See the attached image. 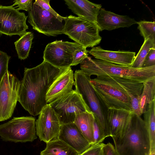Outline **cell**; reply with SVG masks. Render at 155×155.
<instances>
[{
    "mask_svg": "<svg viewBox=\"0 0 155 155\" xmlns=\"http://www.w3.org/2000/svg\"><path fill=\"white\" fill-rule=\"evenodd\" d=\"M66 68H59L45 61L31 68H25L21 81L18 101L33 116L47 104L46 96L53 82Z\"/></svg>",
    "mask_w": 155,
    "mask_h": 155,
    "instance_id": "1",
    "label": "cell"
},
{
    "mask_svg": "<svg viewBox=\"0 0 155 155\" xmlns=\"http://www.w3.org/2000/svg\"><path fill=\"white\" fill-rule=\"evenodd\" d=\"M118 155H148L150 149L149 134L141 116L131 113L125 126L111 137Z\"/></svg>",
    "mask_w": 155,
    "mask_h": 155,
    "instance_id": "2",
    "label": "cell"
},
{
    "mask_svg": "<svg viewBox=\"0 0 155 155\" xmlns=\"http://www.w3.org/2000/svg\"><path fill=\"white\" fill-rule=\"evenodd\" d=\"M80 64L81 70L89 77L120 78L142 83L155 78V66L137 68L92 59L88 56Z\"/></svg>",
    "mask_w": 155,
    "mask_h": 155,
    "instance_id": "3",
    "label": "cell"
},
{
    "mask_svg": "<svg viewBox=\"0 0 155 155\" xmlns=\"http://www.w3.org/2000/svg\"><path fill=\"white\" fill-rule=\"evenodd\" d=\"M75 90L82 96L85 103L93 113L100 127L104 140L111 137L107 118L106 110L97 97L90 82V77L81 70L74 73Z\"/></svg>",
    "mask_w": 155,
    "mask_h": 155,
    "instance_id": "4",
    "label": "cell"
},
{
    "mask_svg": "<svg viewBox=\"0 0 155 155\" xmlns=\"http://www.w3.org/2000/svg\"><path fill=\"white\" fill-rule=\"evenodd\" d=\"M94 91L104 108L123 109L132 112L131 100L123 88L110 77L91 79Z\"/></svg>",
    "mask_w": 155,
    "mask_h": 155,
    "instance_id": "5",
    "label": "cell"
},
{
    "mask_svg": "<svg viewBox=\"0 0 155 155\" xmlns=\"http://www.w3.org/2000/svg\"><path fill=\"white\" fill-rule=\"evenodd\" d=\"M63 34L83 47L98 45L102 38L96 23L72 15L65 17Z\"/></svg>",
    "mask_w": 155,
    "mask_h": 155,
    "instance_id": "6",
    "label": "cell"
},
{
    "mask_svg": "<svg viewBox=\"0 0 155 155\" xmlns=\"http://www.w3.org/2000/svg\"><path fill=\"white\" fill-rule=\"evenodd\" d=\"M35 121L31 116L14 117L0 125L1 138L15 143L32 142L37 138Z\"/></svg>",
    "mask_w": 155,
    "mask_h": 155,
    "instance_id": "7",
    "label": "cell"
},
{
    "mask_svg": "<svg viewBox=\"0 0 155 155\" xmlns=\"http://www.w3.org/2000/svg\"><path fill=\"white\" fill-rule=\"evenodd\" d=\"M49 104L61 125L74 123L78 114L91 112L80 94L74 90Z\"/></svg>",
    "mask_w": 155,
    "mask_h": 155,
    "instance_id": "8",
    "label": "cell"
},
{
    "mask_svg": "<svg viewBox=\"0 0 155 155\" xmlns=\"http://www.w3.org/2000/svg\"><path fill=\"white\" fill-rule=\"evenodd\" d=\"M21 81L8 71L0 83V122L11 117L18 101Z\"/></svg>",
    "mask_w": 155,
    "mask_h": 155,
    "instance_id": "9",
    "label": "cell"
},
{
    "mask_svg": "<svg viewBox=\"0 0 155 155\" xmlns=\"http://www.w3.org/2000/svg\"><path fill=\"white\" fill-rule=\"evenodd\" d=\"M28 22L33 28L48 36L63 34L64 21L32 2L28 11Z\"/></svg>",
    "mask_w": 155,
    "mask_h": 155,
    "instance_id": "10",
    "label": "cell"
},
{
    "mask_svg": "<svg viewBox=\"0 0 155 155\" xmlns=\"http://www.w3.org/2000/svg\"><path fill=\"white\" fill-rule=\"evenodd\" d=\"M83 48L75 42L55 41L45 47L44 61L59 68H68L71 66L75 52Z\"/></svg>",
    "mask_w": 155,
    "mask_h": 155,
    "instance_id": "11",
    "label": "cell"
},
{
    "mask_svg": "<svg viewBox=\"0 0 155 155\" xmlns=\"http://www.w3.org/2000/svg\"><path fill=\"white\" fill-rule=\"evenodd\" d=\"M28 17L12 5L5 6L0 4V35H18L21 37L28 28L26 23Z\"/></svg>",
    "mask_w": 155,
    "mask_h": 155,
    "instance_id": "12",
    "label": "cell"
},
{
    "mask_svg": "<svg viewBox=\"0 0 155 155\" xmlns=\"http://www.w3.org/2000/svg\"><path fill=\"white\" fill-rule=\"evenodd\" d=\"M35 121L36 135L46 143L59 139L61 125L55 113L48 104Z\"/></svg>",
    "mask_w": 155,
    "mask_h": 155,
    "instance_id": "13",
    "label": "cell"
},
{
    "mask_svg": "<svg viewBox=\"0 0 155 155\" xmlns=\"http://www.w3.org/2000/svg\"><path fill=\"white\" fill-rule=\"evenodd\" d=\"M74 83V73L71 67L65 68L50 87L46 96L47 104L72 91Z\"/></svg>",
    "mask_w": 155,
    "mask_h": 155,
    "instance_id": "14",
    "label": "cell"
},
{
    "mask_svg": "<svg viewBox=\"0 0 155 155\" xmlns=\"http://www.w3.org/2000/svg\"><path fill=\"white\" fill-rule=\"evenodd\" d=\"M88 53L96 59L120 66L130 67L135 57V52L129 51H112L100 47L92 48Z\"/></svg>",
    "mask_w": 155,
    "mask_h": 155,
    "instance_id": "15",
    "label": "cell"
},
{
    "mask_svg": "<svg viewBox=\"0 0 155 155\" xmlns=\"http://www.w3.org/2000/svg\"><path fill=\"white\" fill-rule=\"evenodd\" d=\"M137 22L128 16L118 15L101 8L97 17L96 24L100 31H102L129 27Z\"/></svg>",
    "mask_w": 155,
    "mask_h": 155,
    "instance_id": "16",
    "label": "cell"
},
{
    "mask_svg": "<svg viewBox=\"0 0 155 155\" xmlns=\"http://www.w3.org/2000/svg\"><path fill=\"white\" fill-rule=\"evenodd\" d=\"M58 138L72 147L79 154L91 145L74 123L61 125Z\"/></svg>",
    "mask_w": 155,
    "mask_h": 155,
    "instance_id": "17",
    "label": "cell"
},
{
    "mask_svg": "<svg viewBox=\"0 0 155 155\" xmlns=\"http://www.w3.org/2000/svg\"><path fill=\"white\" fill-rule=\"evenodd\" d=\"M68 8L78 17L96 23L101 4H96L87 0H65Z\"/></svg>",
    "mask_w": 155,
    "mask_h": 155,
    "instance_id": "18",
    "label": "cell"
},
{
    "mask_svg": "<svg viewBox=\"0 0 155 155\" xmlns=\"http://www.w3.org/2000/svg\"><path fill=\"white\" fill-rule=\"evenodd\" d=\"M112 78L123 88L130 98L132 113L141 116L142 114L140 111L139 103L143 89V83L123 78Z\"/></svg>",
    "mask_w": 155,
    "mask_h": 155,
    "instance_id": "19",
    "label": "cell"
},
{
    "mask_svg": "<svg viewBox=\"0 0 155 155\" xmlns=\"http://www.w3.org/2000/svg\"><path fill=\"white\" fill-rule=\"evenodd\" d=\"M132 112L123 109L109 108L107 112L111 137L118 133L125 126Z\"/></svg>",
    "mask_w": 155,
    "mask_h": 155,
    "instance_id": "20",
    "label": "cell"
},
{
    "mask_svg": "<svg viewBox=\"0 0 155 155\" xmlns=\"http://www.w3.org/2000/svg\"><path fill=\"white\" fill-rule=\"evenodd\" d=\"M94 116L92 112H82L76 114L74 123L81 134L91 145H94L93 124Z\"/></svg>",
    "mask_w": 155,
    "mask_h": 155,
    "instance_id": "21",
    "label": "cell"
},
{
    "mask_svg": "<svg viewBox=\"0 0 155 155\" xmlns=\"http://www.w3.org/2000/svg\"><path fill=\"white\" fill-rule=\"evenodd\" d=\"M72 147L62 140L58 139L46 143L40 155H79Z\"/></svg>",
    "mask_w": 155,
    "mask_h": 155,
    "instance_id": "22",
    "label": "cell"
},
{
    "mask_svg": "<svg viewBox=\"0 0 155 155\" xmlns=\"http://www.w3.org/2000/svg\"><path fill=\"white\" fill-rule=\"evenodd\" d=\"M144 120L150 140V149H155V99L148 104L143 114Z\"/></svg>",
    "mask_w": 155,
    "mask_h": 155,
    "instance_id": "23",
    "label": "cell"
},
{
    "mask_svg": "<svg viewBox=\"0 0 155 155\" xmlns=\"http://www.w3.org/2000/svg\"><path fill=\"white\" fill-rule=\"evenodd\" d=\"M143 83V89L139 103L140 111L142 114L146 111L147 104L155 99V78Z\"/></svg>",
    "mask_w": 155,
    "mask_h": 155,
    "instance_id": "24",
    "label": "cell"
},
{
    "mask_svg": "<svg viewBox=\"0 0 155 155\" xmlns=\"http://www.w3.org/2000/svg\"><path fill=\"white\" fill-rule=\"evenodd\" d=\"M33 38L32 32H27L14 42L18 58L20 60H25L28 57Z\"/></svg>",
    "mask_w": 155,
    "mask_h": 155,
    "instance_id": "25",
    "label": "cell"
},
{
    "mask_svg": "<svg viewBox=\"0 0 155 155\" xmlns=\"http://www.w3.org/2000/svg\"><path fill=\"white\" fill-rule=\"evenodd\" d=\"M152 48H155V40L150 38L144 40L143 44L130 67L137 68H142L146 56L150 49Z\"/></svg>",
    "mask_w": 155,
    "mask_h": 155,
    "instance_id": "26",
    "label": "cell"
},
{
    "mask_svg": "<svg viewBox=\"0 0 155 155\" xmlns=\"http://www.w3.org/2000/svg\"><path fill=\"white\" fill-rule=\"evenodd\" d=\"M138 28L140 31V34L143 37L144 40L150 38L155 40V22L140 21H137Z\"/></svg>",
    "mask_w": 155,
    "mask_h": 155,
    "instance_id": "27",
    "label": "cell"
},
{
    "mask_svg": "<svg viewBox=\"0 0 155 155\" xmlns=\"http://www.w3.org/2000/svg\"><path fill=\"white\" fill-rule=\"evenodd\" d=\"M50 0H36L33 3L42 8L52 14L61 21H64L65 17L60 15L52 8L50 5Z\"/></svg>",
    "mask_w": 155,
    "mask_h": 155,
    "instance_id": "28",
    "label": "cell"
},
{
    "mask_svg": "<svg viewBox=\"0 0 155 155\" xmlns=\"http://www.w3.org/2000/svg\"><path fill=\"white\" fill-rule=\"evenodd\" d=\"M11 57L0 50V83L5 73L8 71V64Z\"/></svg>",
    "mask_w": 155,
    "mask_h": 155,
    "instance_id": "29",
    "label": "cell"
},
{
    "mask_svg": "<svg viewBox=\"0 0 155 155\" xmlns=\"http://www.w3.org/2000/svg\"><path fill=\"white\" fill-rule=\"evenodd\" d=\"M88 51L85 48L76 51L74 55L73 61L71 66H76L81 63L88 57Z\"/></svg>",
    "mask_w": 155,
    "mask_h": 155,
    "instance_id": "30",
    "label": "cell"
},
{
    "mask_svg": "<svg viewBox=\"0 0 155 155\" xmlns=\"http://www.w3.org/2000/svg\"><path fill=\"white\" fill-rule=\"evenodd\" d=\"M104 144L102 143L91 145L79 155H103V147Z\"/></svg>",
    "mask_w": 155,
    "mask_h": 155,
    "instance_id": "31",
    "label": "cell"
},
{
    "mask_svg": "<svg viewBox=\"0 0 155 155\" xmlns=\"http://www.w3.org/2000/svg\"><path fill=\"white\" fill-rule=\"evenodd\" d=\"M93 137L94 144H96L102 143L104 141L100 127L95 118L93 124Z\"/></svg>",
    "mask_w": 155,
    "mask_h": 155,
    "instance_id": "32",
    "label": "cell"
},
{
    "mask_svg": "<svg viewBox=\"0 0 155 155\" xmlns=\"http://www.w3.org/2000/svg\"><path fill=\"white\" fill-rule=\"evenodd\" d=\"M155 66V48L150 49L144 60L142 68Z\"/></svg>",
    "mask_w": 155,
    "mask_h": 155,
    "instance_id": "33",
    "label": "cell"
},
{
    "mask_svg": "<svg viewBox=\"0 0 155 155\" xmlns=\"http://www.w3.org/2000/svg\"><path fill=\"white\" fill-rule=\"evenodd\" d=\"M32 2V0H15L13 1L14 3L12 5L13 6L15 5H18V6L15 8L18 7L17 9L19 11V10H23L28 12Z\"/></svg>",
    "mask_w": 155,
    "mask_h": 155,
    "instance_id": "34",
    "label": "cell"
},
{
    "mask_svg": "<svg viewBox=\"0 0 155 155\" xmlns=\"http://www.w3.org/2000/svg\"><path fill=\"white\" fill-rule=\"evenodd\" d=\"M103 151V155H118L114 146L110 142L104 144Z\"/></svg>",
    "mask_w": 155,
    "mask_h": 155,
    "instance_id": "35",
    "label": "cell"
},
{
    "mask_svg": "<svg viewBox=\"0 0 155 155\" xmlns=\"http://www.w3.org/2000/svg\"><path fill=\"white\" fill-rule=\"evenodd\" d=\"M148 155H155V149L150 150Z\"/></svg>",
    "mask_w": 155,
    "mask_h": 155,
    "instance_id": "36",
    "label": "cell"
}]
</instances>
